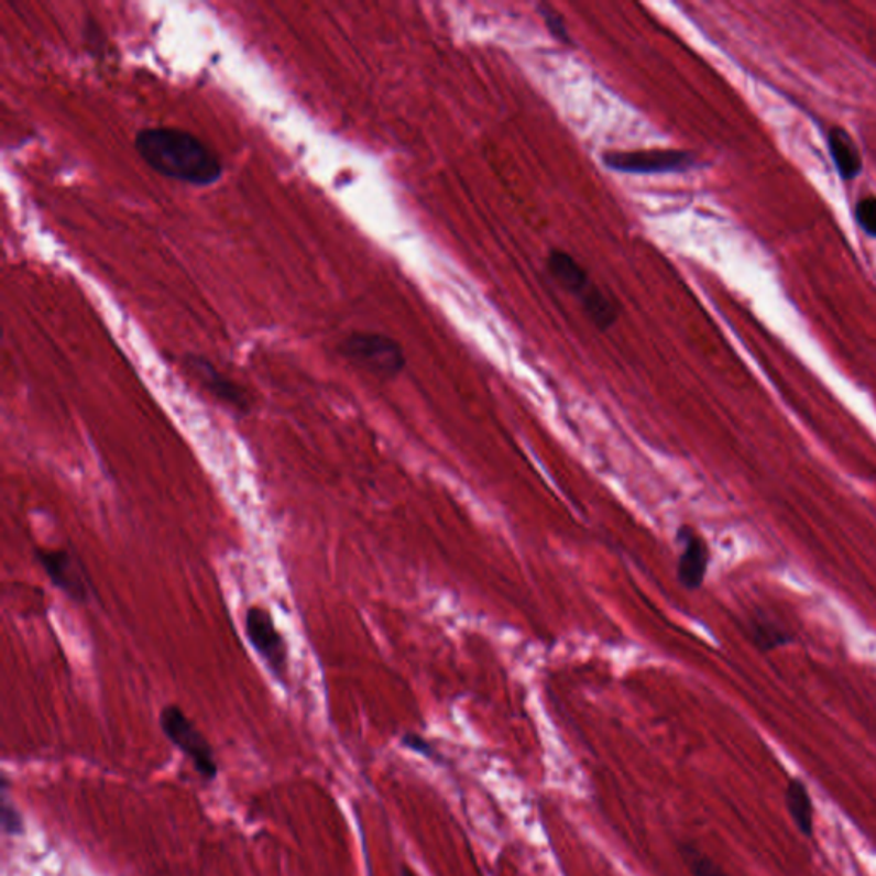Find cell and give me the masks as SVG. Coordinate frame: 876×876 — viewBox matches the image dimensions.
Listing matches in <instances>:
<instances>
[{"instance_id":"obj_10","label":"cell","mask_w":876,"mask_h":876,"mask_svg":"<svg viewBox=\"0 0 876 876\" xmlns=\"http://www.w3.org/2000/svg\"><path fill=\"white\" fill-rule=\"evenodd\" d=\"M826 141H829L832 162H834L842 180H854L857 175L862 174V154L857 151L856 143L846 129L835 125L829 131Z\"/></svg>"},{"instance_id":"obj_9","label":"cell","mask_w":876,"mask_h":876,"mask_svg":"<svg viewBox=\"0 0 876 876\" xmlns=\"http://www.w3.org/2000/svg\"><path fill=\"white\" fill-rule=\"evenodd\" d=\"M677 541L681 546L678 558V582L688 591H697L705 581L711 561L708 543L703 541L702 536L697 535L690 526H681L678 529Z\"/></svg>"},{"instance_id":"obj_12","label":"cell","mask_w":876,"mask_h":876,"mask_svg":"<svg viewBox=\"0 0 876 876\" xmlns=\"http://www.w3.org/2000/svg\"><path fill=\"white\" fill-rule=\"evenodd\" d=\"M749 637L754 640L755 647L760 650L785 647L792 640L791 634L782 625L764 615L749 620Z\"/></svg>"},{"instance_id":"obj_14","label":"cell","mask_w":876,"mask_h":876,"mask_svg":"<svg viewBox=\"0 0 876 876\" xmlns=\"http://www.w3.org/2000/svg\"><path fill=\"white\" fill-rule=\"evenodd\" d=\"M856 221L869 237H876V197L868 196L859 200L854 209Z\"/></svg>"},{"instance_id":"obj_4","label":"cell","mask_w":876,"mask_h":876,"mask_svg":"<svg viewBox=\"0 0 876 876\" xmlns=\"http://www.w3.org/2000/svg\"><path fill=\"white\" fill-rule=\"evenodd\" d=\"M606 168L627 175L685 174L696 168V154L688 151H606L601 156Z\"/></svg>"},{"instance_id":"obj_17","label":"cell","mask_w":876,"mask_h":876,"mask_svg":"<svg viewBox=\"0 0 876 876\" xmlns=\"http://www.w3.org/2000/svg\"><path fill=\"white\" fill-rule=\"evenodd\" d=\"M403 745L412 749L415 754L424 755V757L435 760L437 758V749L431 746L430 742L419 736V734H406L403 738Z\"/></svg>"},{"instance_id":"obj_1","label":"cell","mask_w":876,"mask_h":876,"mask_svg":"<svg viewBox=\"0 0 876 876\" xmlns=\"http://www.w3.org/2000/svg\"><path fill=\"white\" fill-rule=\"evenodd\" d=\"M134 147L139 158L169 180L209 187L223 178L225 165L218 153L184 129H141L135 134Z\"/></svg>"},{"instance_id":"obj_15","label":"cell","mask_w":876,"mask_h":876,"mask_svg":"<svg viewBox=\"0 0 876 876\" xmlns=\"http://www.w3.org/2000/svg\"><path fill=\"white\" fill-rule=\"evenodd\" d=\"M539 12H541L543 20H545L546 26L550 30L551 35H554L558 42L572 46V36H570L569 30H567L566 23L561 20V15L558 14L557 11H554V9L548 8V6H541Z\"/></svg>"},{"instance_id":"obj_6","label":"cell","mask_w":876,"mask_h":876,"mask_svg":"<svg viewBox=\"0 0 876 876\" xmlns=\"http://www.w3.org/2000/svg\"><path fill=\"white\" fill-rule=\"evenodd\" d=\"M160 726L166 734V738L193 760L194 767L200 776L205 779H215L218 767H216L211 745L205 738V734L200 733L194 723H190V719L184 714L180 708L177 705L163 708L162 714H160Z\"/></svg>"},{"instance_id":"obj_2","label":"cell","mask_w":876,"mask_h":876,"mask_svg":"<svg viewBox=\"0 0 876 876\" xmlns=\"http://www.w3.org/2000/svg\"><path fill=\"white\" fill-rule=\"evenodd\" d=\"M546 264L558 285L576 296L577 302H581L585 316L598 329L606 331L618 320L620 308L616 302L592 283L588 271L573 255L566 250L554 249L550 250Z\"/></svg>"},{"instance_id":"obj_5","label":"cell","mask_w":876,"mask_h":876,"mask_svg":"<svg viewBox=\"0 0 876 876\" xmlns=\"http://www.w3.org/2000/svg\"><path fill=\"white\" fill-rule=\"evenodd\" d=\"M245 634L250 646L261 656L271 675L281 683L288 680V646L271 613L262 606H250L245 615Z\"/></svg>"},{"instance_id":"obj_7","label":"cell","mask_w":876,"mask_h":876,"mask_svg":"<svg viewBox=\"0 0 876 876\" xmlns=\"http://www.w3.org/2000/svg\"><path fill=\"white\" fill-rule=\"evenodd\" d=\"M184 366L190 377L205 388L206 393L218 401L221 406L239 416H247L252 409V401L242 385L231 381L225 373L219 372L208 358L199 354H185Z\"/></svg>"},{"instance_id":"obj_13","label":"cell","mask_w":876,"mask_h":876,"mask_svg":"<svg viewBox=\"0 0 876 876\" xmlns=\"http://www.w3.org/2000/svg\"><path fill=\"white\" fill-rule=\"evenodd\" d=\"M680 854L693 876H727V873L712 857L702 853L693 844H680Z\"/></svg>"},{"instance_id":"obj_18","label":"cell","mask_w":876,"mask_h":876,"mask_svg":"<svg viewBox=\"0 0 876 876\" xmlns=\"http://www.w3.org/2000/svg\"><path fill=\"white\" fill-rule=\"evenodd\" d=\"M401 876H416V873L409 869L408 866H403V868H401Z\"/></svg>"},{"instance_id":"obj_11","label":"cell","mask_w":876,"mask_h":876,"mask_svg":"<svg viewBox=\"0 0 876 876\" xmlns=\"http://www.w3.org/2000/svg\"><path fill=\"white\" fill-rule=\"evenodd\" d=\"M785 801L796 829L804 837H813V832H815V810H813V801H811L810 791H808L803 780L798 779V777L789 779L788 788H786L785 792Z\"/></svg>"},{"instance_id":"obj_16","label":"cell","mask_w":876,"mask_h":876,"mask_svg":"<svg viewBox=\"0 0 876 876\" xmlns=\"http://www.w3.org/2000/svg\"><path fill=\"white\" fill-rule=\"evenodd\" d=\"M2 826H4L6 834L9 835H20L23 834L24 831L23 819H21L20 811L11 807L6 798L4 803H2Z\"/></svg>"},{"instance_id":"obj_3","label":"cell","mask_w":876,"mask_h":876,"mask_svg":"<svg viewBox=\"0 0 876 876\" xmlns=\"http://www.w3.org/2000/svg\"><path fill=\"white\" fill-rule=\"evenodd\" d=\"M351 365L382 381L396 379L406 366V354L396 339L379 332H351L339 344Z\"/></svg>"},{"instance_id":"obj_8","label":"cell","mask_w":876,"mask_h":876,"mask_svg":"<svg viewBox=\"0 0 876 876\" xmlns=\"http://www.w3.org/2000/svg\"><path fill=\"white\" fill-rule=\"evenodd\" d=\"M36 560L51 579L52 584L64 592L70 601L86 604L92 598L91 582L88 573L83 569L81 561L77 560L67 550H46L36 548Z\"/></svg>"}]
</instances>
